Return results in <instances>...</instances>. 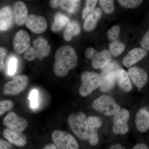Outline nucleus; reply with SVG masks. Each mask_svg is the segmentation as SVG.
I'll return each instance as SVG.
<instances>
[{"label":"nucleus","mask_w":149,"mask_h":149,"mask_svg":"<svg viewBox=\"0 0 149 149\" xmlns=\"http://www.w3.org/2000/svg\"><path fill=\"white\" fill-rule=\"evenodd\" d=\"M97 3V1L95 0L86 1V7L83 10L82 15L83 19H86V17L95 9Z\"/></svg>","instance_id":"28"},{"label":"nucleus","mask_w":149,"mask_h":149,"mask_svg":"<svg viewBox=\"0 0 149 149\" xmlns=\"http://www.w3.org/2000/svg\"><path fill=\"white\" fill-rule=\"evenodd\" d=\"M51 46L48 45L47 40L43 36H39L33 41L32 46L25 53V59L32 61L35 58L42 60L50 53Z\"/></svg>","instance_id":"2"},{"label":"nucleus","mask_w":149,"mask_h":149,"mask_svg":"<svg viewBox=\"0 0 149 149\" xmlns=\"http://www.w3.org/2000/svg\"><path fill=\"white\" fill-rule=\"evenodd\" d=\"M12 149V145L9 142L0 139V149Z\"/></svg>","instance_id":"36"},{"label":"nucleus","mask_w":149,"mask_h":149,"mask_svg":"<svg viewBox=\"0 0 149 149\" xmlns=\"http://www.w3.org/2000/svg\"><path fill=\"white\" fill-rule=\"evenodd\" d=\"M118 2L123 7L127 8H134L139 7L143 2L141 0H118Z\"/></svg>","instance_id":"29"},{"label":"nucleus","mask_w":149,"mask_h":149,"mask_svg":"<svg viewBox=\"0 0 149 149\" xmlns=\"http://www.w3.org/2000/svg\"><path fill=\"white\" fill-rule=\"evenodd\" d=\"M54 71L56 76L64 77L77 64L78 57L75 50L71 46L64 45L57 50L55 55Z\"/></svg>","instance_id":"1"},{"label":"nucleus","mask_w":149,"mask_h":149,"mask_svg":"<svg viewBox=\"0 0 149 149\" xmlns=\"http://www.w3.org/2000/svg\"><path fill=\"white\" fill-rule=\"evenodd\" d=\"M128 73L133 84L138 88H143L148 82V76L147 72L138 67H133L128 69Z\"/></svg>","instance_id":"14"},{"label":"nucleus","mask_w":149,"mask_h":149,"mask_svg":"<svg viewBox=\"0 0 149 149\" xmlns=\"http://www.w3.org/2000/svg\"><path fill=\"white\" fill-rule=\"evenodd\" d=\"M103 10L107 14H111L114 10V5L113 1L100 0L99 1Z\"/></svg>","instance_id":"27"},{"label":"nucleus","mask_w":149,"mask_h":149,"mask_svg":"<svg viewBox=\"0 0 149 149\" xmlns=\"http://www.w3.org/2000/svg\"><path fill=\"white\" fill-rule=\"evenodd\" d=\"M110 149H125L122 145L119 144H116L112 145Z\"/></svg>","instance_id":"39"},{"label":"nucleus","mask_w":149,"mask_h":149,"mask_svg":"<svg viewBox=\"0 0 149 149\" xmlns=\"http://www.w3.org/2000/svg\"><path fill=\"white\" fill-rule=\"evenodd\" d=\"M80 32L81 28L77 21H69L65 30L63 38L65 41L69 42L72 40L73 37L78 36Z\"/></svg>","instance_id":"24"},{"label":"nucleus","mask_w":149,"mask_h":149,"mask_svg":"<svg viewBox=\"0 0 149 149\" xmlns=\"http://www.w3.org/2000/svg\"><path fill=\"white\" fill-rule=\"evenodd\" d=\"M68 122L72 132L79 139L88 140L89 128L85 113L78 112L70 114L68 117Z\"/></svg>","instance_id":"3"},{"label":"nucleus","mask_w":149,"mask_h":149,"mask_svg":"<svg viewBox=\"0 0 149 149\" xmlns=\"http://www.w3.org/2000/svg\"><path fill=\"white\" fill-rule=\"evenodd\" d=\"M28 83L29 78L27 76L17 75L4 85V94L8 95H18L26 89Z\"/></svg>","instance_id":"8"},{"label":"nucleus","mask_w":149,"mask_h":149,"mask_svg":"<svg viewBox=\"0 0 149 149\" xmlns=\"http://www.w3.org/2000/svg\"><path fill=\"white\" fill-rule=\"evenodd\" d=\"M30 38L27 31L23 29L15 34L13 40V47L17 53H25L30 47Z\"/></svg>","instance_id":"11"},{"label":"nucleus","mask_w":149,"mask_h":149,"mask_svg":"<svg viewBox=\"0 0 149 149\" xmlns=\"http://www.w3.org/2000/svg\"><path fill=\"white\" fill-rule=\"evenodd\" d=\"M91 59L94 68L103 69L111 62V54L107 50H104L100 52L96 51Z\"/></svg>","instance_id":"15"},{"label":"nucleus","mask_w":149,"mask_h":149,"mask_svg":"<svg viewBox=\"0 0 149 149\" xmlns=\"http://www.w3.org/2000/svg\"><path fill=\"white\" fill-rule=\"evenodd\" d=\"M120 33V27L118 25H114L108 31V38L111 41H116L119 37Z\"/></svg>","instance_id":"30"},{"label":"nucleus","mask_w":149,"mask_h":149,"mask_svg":"<svg viewBox=\"0 0 149 149\" xmlns=\"http://www.w3.org/2000/svg\"><path fill=\"white\" fill-rule=\"evenodd\" d=\"M81 79L82 84L79 89V93L82 97L89 95L100 85V76L95 72H83L81 75Z\"/></svg>","instance_id":"5"},{"label":"nucleus","mask_w":149,"mask_h":149,"mask_svg":"<svg viewBox=\"0 0 149 149\" xmlns=\"http://www.w3.org/2000/svg\"><path fill=\"white\" fill-rule=\"evenodd\" d=\"M12 9L6 6L0 9V31H5L10 29L13 19Z\"/></svg>","instance_id":"19"},{"label":"nucleus","mask_w":149,"mask_h":149,"mask_svg":"<svg viewBox=\"0 0 149 149\" xmlns=\"http://www.w3.org/2000/svg\"><path fill=\"white\" fill-rule=\"evenodd\" d=\"M125 49V45L122 42L118 40L109 44L110 52L114 57H117L121 55Z\"/></svg>","instance_id":"26"},{"label":"nucleus","mask_w":149,"mask_h":149,"mask_svg":"<svg viewBox=\"0 0 149 149\" xmlns=\"http://www.w3.org/2000/svg\"><path fill=\"white\" fill-rule=\"evenodd\" d=\"M149 31H148L144 35L141 41V46L146 49L149 50Z\"/></svg>","instance_id":"35"},{"label":"nucleus","mask_w":149,"mask_h":149,"mask_svg":"<svg viewBox=\"0 0 149 149\" xmlns=\"http://www.w3.org/2000/svg\"><path fill=\"white\" fill-rule=\"evenodd\" d=\"M96 51V50H95L93 48L90 47L87 48L85 50V56H86L87 58L91 59V58L92 57Z\"/></svg>","instance_id":"37"},{"label":"nucleus","mask_w":149,"mask_h":149,"mask_svg":"<svg viewBox=\"0 0 149 149\" xmlns=\"http://www.w3.org/2000/svg\"><path fill=\"white\" fill-rule=\"evenodd\" d=\"M6 49L5 48L0 47V72L2 71L5 67V59L6 56Z\"/></svg>","instance_id":"34"},{"label":"nucleus","mask_w":149,"mask_h":149,"mask_svg":"<svg viewBox=\"0 0 149 149\" xmlns=\"http://www.w3.org/2000/svg\"><path fill=\"white\" fill-rule=\"evenodd\" d=\"M69 21V18L66 15L60 13L56 14L52 24V30L53 32H59L67 26Z\"/></svg>","instance_id":"25"},{"label":"nucleus","mask_w":149,"mask_h":149,"mask_svg":"<svg viewBox=\"0 0 149 149\" xmlns=\"http://www.w3.org/2000/svg\"><path fill=\"white\" fill-rule=\"evenodd\" d=\"M3 124L8 128L17 132H22L28 126V121L13 111H10L3 120Z\"/></svg>","instance_id":"10"},{"label":"nucleus","mask_w":149,"mask_h":149,"mask_svg":"<svg viewBox=\"0 0 149 149\" xmlns=\"http://www.w3.org/2000/svg\"><path fill=\"white\" fill-rule=\"evenodd\" d=\"M148 52L145 49L137 48L131 50L123 60V63L126 67L136 64L147 56Z\"/></svg>","instance_id":"17"},{"label":"nucleus","mask_w":149,"mask_h":149,"mask_svg":"<svg viewBox=\"0 0 149 149\" xmlns=\"http://www.w3.org/2000/svg\"><path fill=\"white\" fill-rule=\"evenodd\" d=\"M25 24L32 32L37 34L43 33L47 28L46 19L42 16L35 14H31L28 16Z\"/></svg>","instance_id":"12"},{"label":"nucleus","mask_w":149,"mask_h":149,"mask_svg":"<svg viewBox=\"0 0 149 149\" xmlns=\"http://www.w3.org/2000/svg\"><path fill=\"white\" fill-rule=\"evenodd\" d=\"M136 126L141 133H145L149 128V112L145 108H142L137 112L136 115Z\"/></svg>","instance_id":"20"},{"label":"nucleus","mask_w":149,"mask_h":149,"mask_svg":"<svg viewBox=\"0 0 149 149\" xmlns=\"http://www.w3.org/2000/svg\"><path fill=\"white\" fill-rule=\"evenodd\" d=\"M93 108L107 116H111L120 109V105L111 96L102 95L93 102Z\"/></svg>","instance_id":"6"},{"label":"nucleus","mask_w":149,"mask_h":149,"mask_svg":"<svg viewBox=\"0 0 149 149\" xmlns=\"http://www.w3.org/2000/svg\"><path fill=\"white\" fill-rule=\"evenodd\" d=\"M52 138L57 149H79L77 141L69 133L56 130L52 133Z\"/></svg>","instance_id":"7"},{"label":"nucleus","mask_w":149,"mask_h":149,"mask_svg":"<svg viewBox=\"0 0 149 149\" xmlns=\"http://www.w3.org/2000/svg\"><path fill=\"white\" fill-rule=\"evenodd\" d=\"M120 67L117 62H111L108 66L104 68L101 72V83L100 88L103 92H109L112 90L116 81V74Z\"/></svg>","instance_id":"4"},{"label":"nucleus","mask_w":149,"mask_h":149,"mask_svg":"<svg viewBox=\"0 0 149 149\" xmlns=\"http://www.w3.org/2000/svg\"><path fill=\"white\" fill-rule=\"evenodd\" d=\"M30 107L32 109L37 108L38 106V92L36 89H33L29 94Z\"/></svg>","instance_id":"32"},{"label":"nucleus","mask_w":149,"mask_h":149,"mask_svg":"<svg viewBox=\"0 0 149 149\" xmlns=\"http://www.w3.org/2000/svg\"><path fill=\"white\" fill-rule=\"evenodd\" d=\"M17 60L15 57L10 59L8 66V73L9 75H13L15 73L17 67Z\"/></svg>","instance_id":"33"},{"label":"nucleus","mask_w":149,"mask_h":149,"mask_svg":"<svg viewBox=\"0 0 149 149\" xmlns=\"http://www.w3.org/2000/svg\"><path fill=\"white\" fill-rule=\"evenodd\" d=\"M89 128L88 139L92 146H96L99 143V138L97 130L101 126L102 121L100 118L97 116H89L87 118Z\"/></svg>","instance_id":"13"},{"label":"nucleus","mask_w":149,"mask_h":149,"mask_svg":"<svg viewBox=\"0 0 149 149\" xmlns=\"http://www.w3.org/2000/svg\"><path fill=\"white\" fill-rule=\"evenodd\" d=\"M13 17L17 25L22 26L25 24L28 18L27 6L21 1L15 2L13 6Z\"/></svg>","instance_id":"16"},{"label":"nucleus","mask_w":149,"mask_h":149,"mask_svg":"<svg viewBox=\"0 0 149 149\" xmlns=\"http://www.w3.org/2000/svg\"><path fill=\"white\" fill-rule=\"evenodd\" d=\"M13 106V103L11 101L6 100L0 101V116L10 111Z\"/></svg>","instance_id":"31"},{"label":"nucleus","mask_w":149,"mask_h":149,"mask_svg":"<svg viewBox=\"0 0 149 149\" xmlns=\"http://www.w3.org/2000/svg\"><path fill=\"white\" fill-rule=\"evenodd\" d=\"M102 12L100 8H97L85 19L84 28L88 32H91L97 27V22L101 18Z\"/></svg>","instance_id":"21"},{"label":"nucleus","mask_w":149,"mask_h":149,"mask_svg":"<svg viewBox=\"0 0 149 149\" xmlns=\"http://www.w3.org/2000/svg\"><path fill=\"white\" fill-rule=\"evenodd\" d=\"M80 1L77 0H54L53 1L52 5L54 8L61 7L69 13H73L77 10Z\"/></svg>","instance_id":"22"},{"label":"nucleus","mask_w":149,"mask_h":149,"mask_svg":"<svg viewBox=\"0 0 149 149\" xmlns=\"http://www.w3.org/2000/svg\"><path fill=\"white\" fill-rule=\"evenodd\" d=\"M3 135L10 143L17 146H24L27 143V137L22 132H17L9 128H6L4 130Z\"/></svg>","instance_id":"18"},{"label":"nucleus","mask_w":149,"mask_h":149,"mask_svg":"<svg viewBox=\"0 0 149 149\" xmlns=\"http://www.w3.org/2000/svg\"><path fill=\"white\" fill-rule=\"evenodd\" d=\"M116 81L120 88L124 92H129L132 90V85L128 73L124 69L120 68L117 71Z\"/></svg>","instance_id":"23"},{"label":"nucleus","mask_w":149,"mask_h":149,"mask_svg":"<svg viewBox=\"0 0 149 149\" xmlns=\"http://www.w3.org/2000/svg\"><path fill=\"white\" fill-rule=\"evenodd\" d=\"M43 149H57L56 148L54 144L52 143H50L46 145Z\"/></svg>","instance_id":"40"},{"label":"nucleus","mask_w":149,"mask_h":149,"mask_svg":"<svg viewBox=\"0 0 149 149\" xmlns=\"http://www.w3.org/2000/svg\"><path fill=\"white\" fill-rule=\"evenodd\" d=\"M132 149H149V148L146 144L139 143L136 145Z\"/></svg>","instance_id":"38"},{"label":"nucleus","mask_w":149,"mask_h":149,"mask_svg":"<svg viewBox=\"0 0 149 149\" xmlns=\"http://www.w3.org/2000/svg\"><path fill=\"white\" fill-rule=\"evenodd\" d=\"M130 112L128 109H120L114 114L113 132L116 135H124L128 133L129 127L127 123L130 119Z\"/></svg>","instance_id":"9"}]
</instances>
